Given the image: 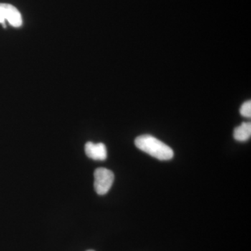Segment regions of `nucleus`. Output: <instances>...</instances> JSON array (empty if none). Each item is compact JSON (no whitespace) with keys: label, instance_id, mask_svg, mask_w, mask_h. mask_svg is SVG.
Listing matches in <instances>:
<instances>
[{"label":"nucleus","instance_id":"1","mask_svg":"<svg viewBox=\"0 0 251 251\" xmlns=\"http://www.w3.org/2000/svg\"><path fill=\"white\" fill-rule=\"evenodd\" d=\"M135 145L144 152L161 161H168L174 156V151L161 140L150 135H143L135 138Z\"/></svg>","mask_w":251,"mask_h":251},{"label":"nucleus","instance_id":"2","mask_svg":"<svg viewBox=\"0 0 251 251\" xmlns=\"http://www.w3.org/2000/svg\"><path fill=\"white\" fill-rule=\"evenodd\" d=\"M94 189L100 196L106 194L113 184L115 176L110 170L99 168L94 171Z\"/></svg>","mask_w":251,"mask_h":251},{"label":"nucleus","instance_id":"3","mask_svg":"<svg viewBox=\"0 0 251 251\" xmlns=\"http://www.w3.org/2000/svg\"><path fill=\"white\" fill-rule=\"evenodd\" d=\"M6 21L15 27L22 25L23 18L17 8L13 5L0 3V23L6 27Z\"/></svg>","mask_w":251,"mask_h":251},{"label":"nucleus","instance_id":"4","mask_svg":"<svg viewBox=\"0 0 251 251\" xmlns=\"http://www.w3.org/2000/svg\"><path fill=\"white\" fill-rule=\"evenodd\" d=\"M85 151L86 155L94 161H104L108 156L106 147L103 143L88 142L85 144Z\"/></svg>","mask_w":251,"mask_h":251},{"label":"nucleus","instance_id":"5","mask_svg":"<svg viewBox=\"0 0 251 251\" xmlns=\"http://www.w3.org/2000/svg\"><path fill=\"white\" fill-rule=\"evenodd\" d=\"M251 122H243L242 125L237 127L234 130V138L237 141H247L251 138Z\"/></svg>","mask_w":251,"mask_h":251},{"label":"nucleus","instance_id":"6","mask_svg":"<svg viewBox=\"0 0 251 251\" xmlns=\"http://www.w3.org/2000/svg\"><path fill=\"white\" fill-rule=\"evenodd\" d=\"M240 114L242 116L245 117H251V101L247 100L245 103L242 104L240 108Z\"/></svg>","mask_w":251,"mask_h":251},{"label":"nucleus","instance_id":"7","mask_svg":"<svg viewBox=\"0 0 251 251\" xmlns=\"http://www.w3.org/2000/svg\"><path fill=\"white\" fill-rule=\"evenodd\" d=\"M94 251L93 250H89V251Z\"/></svg>","mask_w":251,"mask_h":251}]
</instances>
